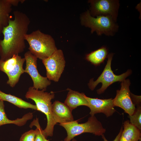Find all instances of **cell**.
<instances>
[{
  "mask_svg": "<svg viewBox=\"0 0 141 141\" xmlns=\"http://www.w3.org/2000/svg\"><path fill=\"white\" fill-rule=\"evenodd\" d=\"M130 95L132 102L135 107L141 106V96L135 95L131 92Z\"/></svg>",
  "mask_w": 141,
  "mask_h": 141,
  "instance_id": "23",
  "label": "cell"
},
{
  "mask_svg": "<svg viewBox=\"0 0 141 141\" xmlns=\"http://www.w3.org/2000/svg\"><path fill=\"white\" fill-rule=\"evenodd\" d=\"M33 116V113L29 112L24 115L21 118L10 120L7 116L4 109L3 101L0 100V126L7 124H13L21 126L25 125L28 121L32 119Z\"/></svg>",
  "mask_w": 141,
  "mask_h": 141,
  "instance_id": "15",
  "label": "cell"
},
{
  "mask_svg": "<svg viewBox=\"0 0 141 141\" xmlns=\"http://www.w3.org/2000/svg\"><path fill=\"white\" fill-rule=\"evenodd\" d=\"M52 111L55 122L56 124L74 120L72 111L64 103L55 101L52 104Z\"/></svg>",
  "mask_w": 141,
  "mask_h": 141,
  "instance_id": "13",
  "label": "cell"
},
{
  "mask_svg": "<svg viewBox=\"0 0 141 141\" xmlns=\"http://www.w3.org/2000/svg\"><path fill=\"white\" fill-rule=\"evenodd\" d=\"M25 60L19 55H14L5 61L0 60V70L5 73L8 79L7 84L14 87L18 82L22 74L24 73L23 65Z\"/></svg>",
  "mask_w": 141,
  "mask_h": 141,
  "instance_id": "7",
  "label": "cell"
},
{
  "mask_svg": "<svg viewBox=\"0 0 141 141\" xmlns=\"http://www.w3.org/2000/svg\"><path fill=\"white\" fill-rule=\"evenodd\" d=\"M130 84L129 79H125L121 82L120 89L117 90L116 96L113 99L114 107L121 108L125 113L130 115L133 114L136 108L130 97L129 87Z\"/></svg>",
  "mask_w": 141,
  "mask_h": 141,
  "instance_id": "11",
  "label": "cell"
},
{
  "mask_svg": "<svg viewBox=\"0 0 141 141\" xmlns=\"http://www.w3.org/2000/svg\"><path fill=\"white\" fill-rule=\"evenodd\" d=\"M67 90L68 91L64 103L72 111L80 105L88 107V102L84 93H80L69 89H68Z\"/></svg>",
  "mask_w": 141,
  "mask_h": 141,
  "instance_id": "14",
  "label": "cell"
},
{
  "mask_svg": "<svg viewBox=\"0 0 141 141\" xmlns=\"http://www.w3.org/2000/svg\"><path fill=\"white\" fill-rule=\"evenodd\" d=\"M25 38L29 44V51L41 60L48 58L57 49L52 37L39 30L27 34Z\"/></svg>",
  "mask_w": 141,
  "mask_h": 141,
  "instance_id": "3",
  "label": "cell"
},
{
  "mask_svg": "<svg viewBox=\"0 0 141 141\" xmlns=\"http://www.w3.org/2000/svg\"><path fill=\"white\" fill-rule=\"evenodd\" d=\"M92 16L89 10L82 14L80 17L81 24L91 28V32H96L98 35L104 34L113 36L118 30V26L111 17L109 15Z\"/></svg>",
  "mask_w": 141,
  "mask_h": 141,
  "instance_id": "4",
  "label": "cell"
},
{
  "mask_svg": "<svg viewBox=\"0 0 141 141\" xmlns=\"http://www.w3.org/2000/svg\"><path fill=\"white\" fill-rule=\"evenodd\" d=\"M89 10L93 17L109 15L116 21L119 8V1L117 0H90Z\"/></svg>",
  "mask_w": 141,
  "mask_h": 141,
  "instance_id": "10",
  "label": "cell"
},
{
  "mask_svg": "<svg viewBox=\"0 0 141 141\" xmlns=\"http://www.w3.org/2000/svg\"><path fill=\"white\" fill-rule=\"evenodd\" d=\"M130 123L141 130V106L136 107L133 114L129 115Z\"/></svg>",
  "mask_w": 141,
  "mask_h": 141,
  "instance_id": "20",
  "label": "cell"
},
{
  "mask_svg": "<svg viewBox=\"0 0 141 141\" xmlns=\"http://www.w3.org/2000/svg\"><path fill=\"white\" fill-rule=\"evenodd\" d=\"M108 54V51L105 47H102L91 52L86 56V58L95 65H98L102 62Z\"/></svg>",
  "mask_w": 141,
  "mask_h": 141,
  "instance_id": "19",
  "label": "cell"
},
{
  "mask_svg": "<svg viewBox=\"0 0 141 141\" xmlns=\"http://www.w3.org/2000/svg\"><path fill=\"white\" fill-rule=\"evenodd\" d=\"M13 6L11 0H0V35L8 24Z\"/></svg>",
  "mask_w": 141,
  "mask_h": 141,
  "instance_id": "17",
  "label": "cell"
},
{
  "mask_svg": "<svg viewBox=\"0 0 141 141\" xmlns=\"http://www.w3.org/2000/svg\"><path fill=\"white\" fill-rule=\"evenodd\" d=\"M44 141H49L48 140L46 139V138L45 137H44ZM72 141H77L76 139L73 138Z\"/></svg>",
  "mask_w": 141,
  "mask_h": 141,
  "instance_id": "25",
  "label": "cell"
},
{
  "mask_svg": "<svg viewBox=\"0 0 141 141\" xmlns=\"http://www.w3.org/2000/svg\"><path fill=\"white\" fill-rule=\"evenodd\" d=\"M44 90H37L33 86L30 87L25 95L26 98L31 99L35 103L37 110L44 113L47 119L46 127L43 130L46 138L51 137L53 134L54 127L56 124L53 119L52 111L51 100L55 97L54 92H45Z\"/></svg>",
  "mask_w": 141,
  "mask_h": 141,
  "instance_id": "2",
  "label": "cell"
},
{
  "mask_svg": "<svg viewBox=\"0 0 141 141\" xmlns=\"http://www.w3.org/2000/svg\"><path fill=\"white\" fill-rule=\"evenodd\" d=\"M13 15L14 19H10L8 25L4 28L3 39L0 40V60L3 61L19 55L26 47L25 37L30 20L25 14L19 10L14 11Z\"/></svg>",
  "mask_w": 141,
  "mask_h": 141,
  "instance_id": "1",
  "label": "cell"
},
{
  "mask_svg": "<svg viewBox=\"0 0 141 141\" xmlns=\"http://www.w3.org/2000/svg\"><path fill=\"white\" fill-rule=\"evenodd\" d=\"M46 70V77L50 80L58 82L64 70L66 62L63 52L57 49L50 56L42 60Z\"/></svg>",
  "mask_w": 141,
  "mask_h": 141,
  "instance_id": "8",
  "label": "cell"
},
{
  "mask_svg": "<svg viewBox=\"0 0 141 141\" xmlns=\"http://www.w3.org/2000/svg\"><path fill=\"white\" fill-rule=\"evenodd\" d=\"M0 100L10 102L20 108H30L37 110L36 105L26 102L21 98L10 94H7L0 90Z\"/></svg>",
  "mask_w": 141,
  "mask_h": 141,
  "instance_id": "18",
  "label": "cell"
},
{
  "mask_svg": "<svg viewBox=\"0 0 141 141\" xmlns=\"http://www.w3.org/2000/svg\"><path fill=\"white\" fill-rule=\"evenodd\" d=\"M36 131V130H30L21 136L19 141H34Z\"/></svg>",
  "mask_w": 141,
  "mask_h": 141,
  "instance_id": "22",
  "label": "cell"
},
{
  "mask_svg": "<svg viewBox=\"0 0 141 141\" xmlns=\"http://www.w3.org/2000/svg\"><path fill=\"white\" fill-rule=\"evenodd\" d=\"M85 97L88 102L87 107L90 110L91 116L102 113L108 117L112 115L116 111L112 98L101 99L90 98L86 95Z\"/></svg>",
  "mask_w": 141,
  "mask_h": 141,
  "instance_id": "12",
  "label": "cell"
},
{
  "mask_svg": "<svg viewBox=\"0 0 141 141\" xmlns=\"http://www.w3.org/2000/svg\"><path fill=\"white\" fill-rule=\"evenodd\" d=\"M123 130V128L122 127V126L121 127L119 132L118 134L117 135L113 141H119V140L121 136V133L122 131ZM102 138L103 139L104 141H108L107 139L104 136V134L102 135Z\"/></svg>",
  "mask_w": 141,
  "mask_h": 141,
  "instance_id": "24",
  "label": "cell"
},
{
  "mask_svg": "<svg viewBox=\"0 0 141 141\" xmlns=\"http://www.w3.org/2000/svg\"><path fill=\"white\" fill-rule=\"evenodd\" d=\"M123 126L124 129L119 141H138L141 140V131L129 120L124 122Z\"/></svg>",
  "mask_w": 141,
  "mask_h": 141,
  "instance_id": "16",
  "label": "cell"
},
{
  "mask_svg": "<svg viewBox=\"0 0 141 141\" xmlns=\"http://www.w3.org/2000/svg\"><path fill=\"white\" fill-rule=\"evenodd\" d=\"M113 54H109L108 56V61L104 68L101 75L95 81L93 79H91L88 84L90 89L93 90L99 83H102L101 87L97 91L98 94H101L104 92L107 87L117 81L122 82L132 73L131 70H128L120 75L114 74L111 68V63Z\"/></svg>",
  "mask_w": 141,
  "mask_h": 141,
  "instance_id": "6",
  "label": "cell"
},
{
  "mask_svg": "<svg viewBox=\"0 0 141 141\" xmlns=\"http://www.w3.org/2000/svg\"><path fill=\"white\" fill-rule=\"evenodd\" d=\"M33 126L36 127L35 130L36 131V134L34 141H44V137L45 136L43 130L40 125L38 118H36V119H34L31 123L30 125V127Z\"/></svg>",
  "mask_w": 141,
  "mask_h": 141,
  "instance_id": "21",
  "label": "cell"
},
{
  "mask_svg": "<svg viewBox=\"0 0 141 141\" xmlns=\"http://www.w3.org/2000/svg\"><path fill=\"white\" fill-rule=\"evenodd\" d=\"M66 130L67 137L64 141H70L75 136L85 133H90L95 136H102L106 130L101 122L94 115L91 116L87 121L83 123L79 124L77 121L60 123Z\"/></svg>",
  "mask_w": 141,
  "mask_h": 141,
  "instance_id": "5",
  "label": "cell"
},
{
  "mask_svg": "<svg viewBox=\"0 0 141 141\" xmlns=\"http://www.w3.org/2000/svg\"><path fill=\"white\" fill-rule=\"evenodd\" d=\"M24 56L26 63L24 72L28 73L31 77L33 86L37 90H46L51 82L46 77L42 76L39 73L37 68V58L29 51L25 53Z\"/></svg>",
  "mask_w": 141,
  "mask_h": 141,
  "instance_id": "9",
  "label": "cell"
}]
</instances>
